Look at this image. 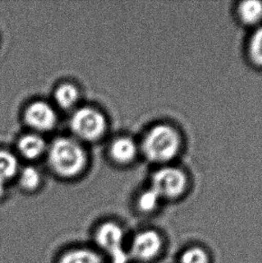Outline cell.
Wrapping results in <instances>:
<instances>
[{"label":"cell","instance_id":"obj_1","mask_svg":"<svg viewBox=\"0 0 262 263\" xmlns=\"http://www.w3.org/2000/svg\"><path fill=\"white\" fill-rule=\"evenodd\" d=\"M48 160L55 174L63 178H73L84 171L87 157L83 146L76 140L60 138L50 145Z\"/></svg>","mask_w":262,"mask_h":263},{"label":"cell","instance_id":"obj_2","mask_svg":"<svg viewBox=\"0 0 262 263\" xmlns=\"http://www.w3.org/2000/svg\"><path fill=\"white\" fill-rule=\"evenodd\" d=\"M93 247L106 257L110 263H128L126 229L121 223L105 220L92 230Z\"/></svg>","mask_w":262,"mask_h":263},{"label":"cell","instance_id":"obj_3","mask_svg":"<svg viewBox=\"0 0 262 263\" xmlns=\"http://www.w3.org/2000/svg\"><path fill=\"white\" fill-rule=\"evenodd\" d=\"M142 146L147 159L155 163H165L177 155L181 139L174 128L160 124L149 130Z\"/></svg>","mask_w":262,"mask_h":263},{"label":"cell","instance_id":"obj_4","mask_svg":"<svg viewBox=\"0 0 262 263\" xmlns=\"http://www.w3.org/2000/svg\"><path fill=\"white\" fill-rule=\"evenodd\" d=\"M72 132L78 139L96 141L106 132L107 121L101 111L92 107H83L74 111L70 120Z\"/></svg>","mask_w":262,"mask_h":263},{"label":"cell","instance_id":"obj_5","mask_svg":"<svg viewBox=\"0 0 262 263\" xmlns=\"http://www.w3.org/2000/svg\"><path fill=\"white\" fill-rule=\"evenodd\" d=\"M163 242L158 232L145 229L138 232L127 243L126 252L129 260L148 262L154 260L162 249Z\"/></svg>","mask_w":262,"mask_h":263},{"label":"cell","instance_id":"obj_6","mask_svg":"<svg viewBox=\"0 0 262 263\" xmlns=\"http://www.w3.org/2000/svg\"><path fill=\"white\" fill-rule=\"evenodd\" d=\"M187 179L184 173L175 167H163L153 176L151 188L161 199H174L184 192Z\"/></svg>","mask_w":262,"mask_h":263},{"label":"cell","instance_id":"obj_7","mask_svg":"<svg viewBox=\"0 0 262 263\" xmlns=\"http://www.w3.org/2000/svg\"><path fill=\"white\" fill-rule=\"evenodd\" d=\"M25 121L29 127L38 132H49L57 124V114L49 103L37 101L25 111Z\"/></svg>","mask_w":262,"mask_h":263},{"label":"cell","instance_id":"obj_8","mask_svg":"<svg viewBox=\"0 0 262 263\" xmlns=\"http://www.w3.org/2000/svg\"><path fill=\"white\" fill-rule=\"evenodd\" d=\"M55 263H108V260L93 246H74L61 252Z\"/></svg>","mask_w":262,"mask_h":263},{"label":"cell","instance_id":"obj_9","mask_svg":"<svg viewBox=\"0 0 262 263\" xmlns=\"http://www.w3.org/2000/svg\"><path fill=\"white\" fill-rule=\"evenodd\" d=\"M138 153L136 143L127 137L115 139L110 145V155L116 163L128 164L134 160Z\"/></svg>","mask_w":262,"mask_h":263},{"label":"cell","instance_id":"obj_10","mask_svg":"<svg viewBox=\"0 0 262 263\" xmlns=\"http://www.w3.org/2000/svg\"><path fill=\"white\" fill-rule=\"evenodd\" d=\"M18 150L23 157L27 159H36L46 150L45 140L36 134H27L19 139Z\"/></svg>","mask_w":262,"mask_h":263},{"label":"cell","instance_id":"obj_11","mask_svg":"<svg viewBox=\"0 0 262 263\" xmlns=\"http://www.w3.org/2000/svg\"><path fill=\"white\" fill-rule=\"evenodd\" d=\"M54 99L58 105L67 110L71 109L78 103L79 99L78 89L69 83H65L58 86L54 92Z\"/></svg>","mask_w":262,"mask_h":263},{"label":"cell","instance_id":"obj_12","mask_svg":"<svg viewBox=\"0 0 262 263\" xmlns=\"http://www.w3.org/2000/svg\"><path fill=\"white\" fill-rule=\"evenodd\" d=\"M18 172V161L13 154L0 150V184L14 177Z\"/></svg>","mask_w":262,"mask_h":263},{"label":"cell","instance_id":"obj_13","mask_svg":"<svg viewBox=\"0 0 262 263\" xmlns=\"http://www.w3.org/2000/svg\"><path fill=\"white\" fill-rule=\"evenodd\" d=\"M239 14L245 24L255 25L262 19V3L259 1L241 2Z\"/></svg>","mask_w":262,"mask_h":263},{"label":"cell","instance_id":"obj_14","mask_svg":"<svg viewBox=\"0 0 262 263\" xmlns=\"http://www.w3.org/2000/svg\"><path fill=\"white\" fill-rule=\"evenodd\" d=\"M42 177L39 171L33 167H26L21 172L19 184L25 192H34L39 188Z\"/></svg>","mask_w":262,"mask_h":263},{"label":"cell","instance_id":"obj_15","mask_svg":"<svg viewBox=\"0 0 262 263\" xmlns=\"http://www.w3.org/2000/svg\"><path fill=\"white\" fill-rule=\"evenodd\" d=\"M160 199L161 198L159 195L152 188L149 189L138 197V210L145 213L151 212L153 210H156V206H158Z\"/></svg>","mask_w":262,"mask_h":263},{"label":"cell","instance_id":"obj_16","mask_svg":"<svg viewBox=\"0 0 262 263\" xmlns=\"http://www.w3.org/2000/svg\"><path fill=\"white\" fill-rule=\"evenodd\" d=\"M249 50L253 62L262 66V27L253 33L250 42Z\"/></svg>","mask_w":262,"mask_h":263},{"label":"cell","instance_id":"obj_17","mask_svg":"<svg viewBox=\"0 0 262 263\" xmlns=\"http://www.w3.org/2000/svg\"><path fill=\"white\" fill-rule=\"evenodd\" d=\"M181 263H209V257L204 250L195 247L187 250L182 254Z\"/></svg>","mask_w":262,"mask_h":263}]
</instances>
